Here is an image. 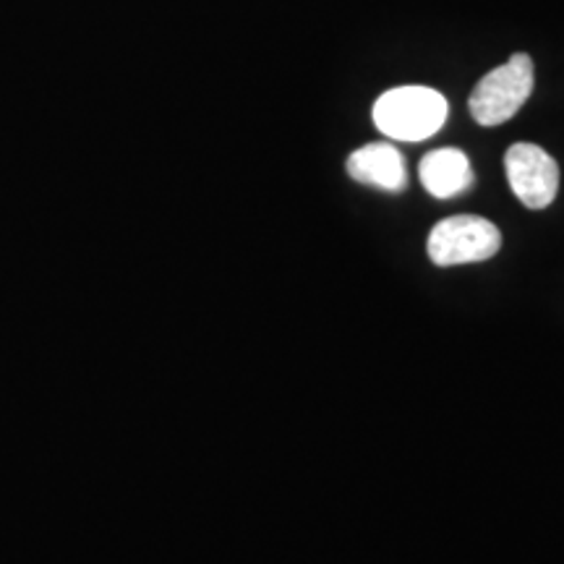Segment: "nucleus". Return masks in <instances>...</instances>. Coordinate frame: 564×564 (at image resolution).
I'll return each instance as SVG.
<instances>
[{"mask_svg": "<svg viewBox=\"0 0 564 564\" xmlns=\"http://www.w3.org/2000/svg\"><path fill=\"white\" fill-rule=\"evenodd\" d=\"M348 175L364 186L382 188V192L398 194L408 186L405 158L398 147L387 141H373L348 158Z\"/></svg>", "mask_w": 564, "mask_h": 564, "instance_id": "39448f33", "label": "nucleus"}, {"mask_svg": "<svg viewBox=\"0 0 564 564\" xmlns=\"http://www.w3.org/2000/svg\"><path fill=\"white\" fill-rule=\"evenodd\" d=\"M502 246L497 225L478 215H455L436 223L429 232V259L436 267L476 264L491 259Z\"/></svg>", "mask_w": 564, "mask_h": 564, "instance_id": "7ed1b4c3", "label": "nucleus"}, {"mask_svg": "<svg viewBox=\"0 0 564 564\" xmlns=\"http://www.w3.org/2000/svg\"><path fill=\"white\" fill-rule=\"evenodd\" d=\"M419 178L429 194L436 199H453V196L468 192L474 186L476 175L470 167L468 154L455 147H444L423 154L419 165Z\"/></svg>", "mask_w": 564, "mask_h": 564, "instance_id": "423d86ee", "label": "nucleus"}, {"mask_svg": "<svg viewBox=\"0 0 564 564\" xmlns=\"http://www.w3.org/2000/svg\"><path fill=\"white\" fill-rule=\"evenodd\" d=\"M533 91V61L531 55L514 53L510 61L499 68L489 70L476 84L468 108L478 126H502L518 116Z\"/></svg>", "mask_w": 564, "mask_h": 564, "instance_id": "f03ea898", "label": "nucleus"}, {"mask_svg": "<svg viewBox=\"0 0 564 564\" xmlns=\"http://www.w3.org/2000/svg\"><path fill=\"white\" fill-rule=\"evenodd\" d=\"M447 116V100L429 87H394L373 102V123L394 141H423L434 137Z\"/></svg>", "mask_w": 564, "mask_h": 564, "instance_id": "f257e3e1", "label": "nucleus"}, {"mask_svg": "<svg viewBox=\"0 0 564 564\" xmlns=\"http://www.w3.org/2000/svg\"><path fill=\"white\" fill-rule=\"evenodd\" d=\"M505 173L512 194L528 209H546L560 192V165L539 144H512L505 154Z\"/></svg>", "mask_w": 564, "mask_h": 564, "instance_id": "20e7f679", "label": "nucleus"}]
</instances>
